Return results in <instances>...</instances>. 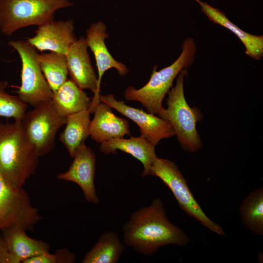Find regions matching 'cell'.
<instances>
[{
    "label": "cell",
    "instance_id": "5bb4252c",
    "mask_svg": "<svg viewBox=\"0 0 263 263\" xmlns=\"http://www.w3.org/2000/svg\"><path fill=\"white\" fill-rule=\"evenodd\" d=\"M93 113L94 116L91 120L89 133L91 138L96 142L101 143L130 134L128 121L115 115L107 104L100 102L95 107Z\"/></svg>",
    "mask_w": 263,
    "mask_h": 263
},
{
    "label": "cell",
    "instance_id": "44dd1931",
    "mask_svg": "<svg viewBox=\"0 0 263 263\" xmlns=\"http://www.w3.org/2000/svg\"><path fill=\"white\" fill-rule=\"evenodd\" d=\"M117 233L113 231L103 233L93 247L85 254L83 263H116L124 251Z\"/></svg>",
    "mask_w": 263,
    "mask_h": 263
},
{
    "label": "cell",
    "instance_id": "30bf717a",
    "mask_svg": "<svg viewBox=\"0 0 263 263\" xmlns=\"http://www.w3.org/2000/svg\"><path fill=\"white\" fill-rule=\"evenodd\" d=\"M88 48L86 38L81 37L73 43L65 56L70 79L80 89L90 90L94 94L88 110L92 113L100 102V87L91 62Z\"/></svg>",
    "mask_w": 263,
    "mask_h": 263
},
{
    "label": "cell",
    "instance_id": "277c9868",
    "mask_svg": "<svg viewBox=\"0 0 263 263\" xmlns=\"http://www.w3.org/2000/svg\"><path fill=\"white\" fill-rule=\"evenodd\" d=\"M186 69L179 73L175 86L168 93L167 109L163 107L157 114L170 123L183 149L195 152L202 147L196 124L202 119L203 115L198 108H191L186 100L184 79L187 74Z\"/></svg>",
    "mask_w": 263,
    "mask_h": 263
},
{
    "label": "cell",
    "instance_id": "5b68a950",
    "mask_svg": "<svg viewBox=\"0 0 263 263\" xmlns=\"http://www.w3.org/2000/svg\"><path fill=\"white\" fill-rule=\"evenodd\" d=\"M73 0H0V31L10 36L30 26L54 20L56 11L71 7Z\"/></svg>",
    "mask_w": 263,
    "mask_h": 263
},
{
    "label": "cell",
    "instance_id": "d6986e66",
    "mask_svg": "<svg viewBox=\"0 0 263 263\" xmlns=\"http://www.w3.org/2000/svg\"><path fill=\"white\" fill-rule=\"evenodd\" d=\"M51 100L57 112L64 117L89 110L91 102V98L83 90L70 79H67L53 92Z\"/></svg>",
    "mask_w": 263,
    "mask_h": 263
},
{
    "label": "cell",
    "instance_id": "2e32d148",
    "mask_svg": "<svg viewBox=\"0 0 263 263\" xmlns=\"http://www.w3.org/2000/svg\"><path fill=\"white\" fill-rule=\"evenodd\" d=\"M155 146L146 138L131 136L129 139L114 138L101 143L100 151L105 154H116L117 150L129 153L140 161L144 167L141 174L146 173L154 159L157 157L155 151Z\"/></svg>",
    "mask_w": 263,
    "mask_h": 263
},
{
    "label": "cell",
    "instance_id": "7402d4cb",
    "mask_svg": "<svg viewBox=\"0 0 263 263\" xmlns=\"http://www.w3.org/2000/svg\"><path fill=\"white\" fill-rule=\"evenodd\" d=\"M239 212L245 227L256 234H263V188L252 191L246 197L240 207Z\"/></svg>",
    "mask_w": 263,
    "mask_h": 263
},
{
    "label": "cell",
    "instance_id": "ba28073f",
    "mask_svg": "<svg viewBox=\"0 0 263 263\" xmlns=\"http://www.w3.org/2000/svg\"><path fill=\"white\" fill-rule=\"evenodd\" d=\"M66 122V117L59 114L52 100L40 104L26 112L20 121L25 133L39 157L52 151L56 134Z\"/></svg>",
    "mask_w": 263,
    "mask_h": 263
},
{
    "label": "cell",
    "instance_id": "d4e9b609",
    "mask_svg": "<svg viewBox=\"0 0 263 263\" xmlns=\"http://www.w3.org/2000/svg\"><path fill=\"white\" fill-rule=\"evenodd\" d=\"M76 257L68 249L57 250L54 254L50 252L40 254L24 261L23 263H73Z\"/></svg>",
    "mask_w": 263,
    "mask_h": 263
},
{
    "label": "cell",
    "instance_id": "e0dca14e",
    "mask_svg": "<svg viewBox=\"0 0 263 263\" xmlns=\"http://www.w3.org/2000/svg\"><path fill=\"white\" fill-rule=\"evenodd\" d=\"M202 12L213 22L227 29L235 34L244 45L246 54L252 58L259 60L263 55V36L254 35L244 31L233 23L219 9L200 0H195Z\"/></svg>",
    "mask_w": 263,
    "mask_h": 263
},
{
    "label": "cell",
    "instance_id": "484cf974",
    "mask_svg": "<svg viewBox=\"0 0 263 263\" xmlns=\"http://www.w3.org/2000/svg\"><path fill=\"white\" fill-rule=\"evenodd\" d=\"M20 263L8 247L2 235H0V263Z\"/></svg>",
    "mask_w": 263,
    "mask_h": 263
},
{
    "label": "cell",
    "instance_id": "9a60e30c",
    "mask_svg": "<svg viewBox=\"0 0 263 263\" xmlns=\"http://www.w3.org/2000/svg\"><path fill=\"white\" fill-rule=\"evenodd\" d=\"M86 36L88 47L94 54L96 61L98 82L100 87L104 74L111 68L115 69L121 76H125L128 73L127 66L115 60L106 47L105 40L109 35L106 33V26L104 23L99 21L91 24L86 31Z\"/></svg>",
    "mask_w": 263,
    "mask_h": 263
},
{
    "label": "cell",
    "instance_id": "3957f363",
    "mask_svg": "<svg viewBox=\"0 0 263 263\" xmlns=\"http://www.w3.org/2000/svg\"><path fill=\"white\" fill-rule=\"evenodd\" d=\"M182 51L178 58L170 65L156 70L153 68L148 83L142 88L129 86L124 92L128 101L141 103L148 113L157 114L163 107V100L172 87L173 82L179 73L187 69L193 62L196 46L193 39L186 38L183 42Z\"/></svg>",
    "mask_w": 263,
    "mask_h": 263
},
{
    "label": "cell",
    "instance_id": "4fadbf2b",
    "mask_svg": "<svg viewBox=\"0 0 263 263\" xmlns=\"http://www.w3.org/2000/svg\"><path fill=\"white\" fill-rule=\"evenodd\" d=\"M74 29L72 20H53L38 26L35 35L27 41L40 51H49L65 55L77 39Z\"/></svg>",
    "mask_w": 263,
    "mask_h": 263
},
{
    "label": "cell",
    "instance_id": "8fae6325",
    "mask_svg": "<svg viewBox=\"0 0 263 263\" xmlns=\"http://www.w3.org/2000/svg\"><path fill=\"white\" fill-rule=\"evenodd\" d=\"M99 100L133 121L140 129V136L155 146L161 140L175 135L168 121L142 109L128 106L123 101L116 100L113 94H100Z\"/></svg>",
    "mask_w": 263,
    "mask_h": 263
},
{
    "label": "cell",
    "instance_id": "7c38bea8",
    "mask_svg": "<svg viewBox=\"0 0 263 263\" xmlns=\"http://www.w3.org/2000/svg\"><path fill=\"white\" fill-rule=\"evenodd\" d=\"M69 169L56 176L60 180L72 182L81 188L84 198L88 203L99 202L94 186L96 156L94 151L85 144L76 152Z\"/></svg>",
    "mask_w": 263,
    "mask_h": 263
},
{
    "label": "cell",
    "instance_id": "8992f818",
    "mask_svg": "<svg viewBox=\"0 0 263 263\" xmlns=\"http://www.w3.org/2000/svg\"><path fill=\"white\" fill-rule=\"evenodd\" d=\"M148 175L161 179L170 189L179 207L188 215L216 234L225 235L222 227L212 221L204 212L174 162L157 157L148 170L146 176Z\"/></svg>",
    "mask_w": 263,
    "mask_h": 263
},
{
    "label": "cell",
    "instance_id": "7a4b0ae2",
    "mask_svg": "<svg viewBox=\"0 0 263 263\" xmlns=\"http://www.w3.org/2000/svg\"><path fill=\"white\" fill-rule=\"evenodd\" d=\"M39 157L20 121L0 124V172L11 186L22 188L35 172Z\"/></svg>",
    "mask_w": 263,
    "mask_h": 263
},
{
    "label": "cell",
    "instance_id": "ac0fdd59",
    "mask_svg": "<svg viewBox=\"0 0 263 263\" xmlns=\"http://www.w3.org/2000/svg\"><path fill=\"white\" fill-rule=\"evenodd\" d=\"M2 236L11 252L22 263L34 256L49 252L46 242L29 237L21 226H12L3 230Z\"/></svg>",
    "mask_w": 263,
    "mask_h": 263
},
{
    "label": "cell",
    "instance_id": "ffe728a7",
    "mask_svg": "<svg viewBox=\"0 0 263 263\" xmlns=\"http://www.w3.org/2000/svg\"><path fill=\"white\" fill-rule=\"evenodd\" d=\"M90 113L85 110L66 117V126L59 136V141L73 158L77 150L85 144L90 136Z\"/></svg>",
    "mask_w": 263,
    "mask_h": 263
},
{
    "label": "cell",
    "instance_id": "603a6c76",
    "mask_svg": "<svg viewBox=\"0 0 263 263\" xmlns=\"http://www.w3.org/2000/svg\"><path fill=\"white\" fill-rule=\"evenodd\" d=\"M38 59L42 72L53 92L56 91L68 79L65 55L50 52L38 54Z\"/></svg>",
    "mask_w": 263,
    "mask_h": 263
},
{
    "label": "cell",
    "instance_id": "52a82bcc",
    "mask_svg": "<svg viewBox=\"0 0 263 263\" xmlns=\"http://www.w3.org/2000/svg\"><path fill=\"white\" fill-rule=\"evenodd\" d=\"M8 44L18 52L21 61L19 98L34 107L51 100L53 92L40 69L36 49L27 41L10 40Z\"/></svg>",
    "mask_w": 263,
    "mask_h": 263
},
{
    "label": "cell",
    "instance_id": "9c48e42d",
    "mask_svg": "<svg viewBox=\"0 0 263 263\" xmlns=\"http://www.w3.org/2000/svg\"><path fill=\"white\" fill-rule=\"evenodd\" d=\"M41 219L26 191L13 188L0 172V230L18 226L33 231Z\"/></svg>",
    "mask_w": 263,
    "mask_h": 263
},
{
    "label": "cell",
    "instance_id": "cb8c5ba5",
    "mask_svg": "<svg viewBox=\"0 0 263 263\" xmlns=\"http://www.w3.org/2000/svg\"><path fill=\"white\" fill-rule=\"evenodd\" d=\"M8 82L0 80V117L12 118L20 121L27 109L28 105L17 96L8 94L6 91Z\"/></svg>",
    "mask_w": 263,
    "mask_h": 263
},
{
    "label": "cell",
    "instance_id": "6da1fadb",
    "mask_svg": "<svg viewBox=\"0 0 263 263\" xmlns=\"http://www.w3.org/2000/svg\"><path fill=\"white\" fill-rule=\"evenodd\" d=\"M122 229L124 244L147 256L163 246H184L189 241L184 231L169 221L159 198L132 213Z\"/></svg>",
    "mask_w": 263,
    "mask_h": 263
}]
</instances>
